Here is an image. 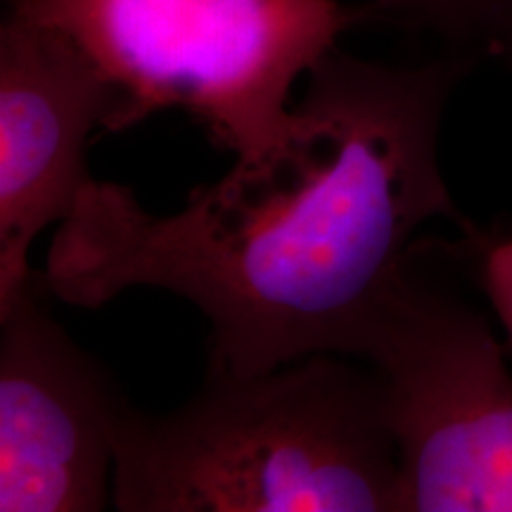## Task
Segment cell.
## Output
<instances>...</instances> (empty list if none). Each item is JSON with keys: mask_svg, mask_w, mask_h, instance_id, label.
I'll return each mask as SVG.
<instances>
[{"mask_svg": "<svg viewBox=\"0 0 512 512\" xmlns=\"http://www.w3.org/2000/svg\"><path fill=\"white\" fill-rule=\"evenodd\" d=\"M472 64H384L337 46L306 76L283 143L174 214L91 178L50 242V294L91 311L133 287L188 299L209 320L207 368L235 377L356 358L420 228L475 230L439 162L448 100Z\"/></svg>", "mask_w": 512, "mask_h": 512, "instance_id": "cell-1", "label": "cell"}, {"mask_svg": "<svg viewBox=\"0 0 512 512\" xmlns=\"http://www.w3.org/2000/svg\"><path fill=\"white\" fill-rule=\"evenodd\" d=\"M114 508L403 512L380 375L339 354H313L254 377L207 368L176 411L128 408Z\"/></svg>", "mask_w": 512, "mask_h": 512, "instance_id": "cell-2", "label": "cell"}, {"mask_svg": "<svg viewBox=\"0 0 512 512\" xmlns=\"http://www.w3.org/2000/svg\"><path fill=\"white\" fill-rule=\"evenodd\" d=\"M60 29L119 93L114 131L181 110L235 159L292 126L290 95L339 38L375 17L342 0H8Z\"/></svg>", "mask_w": 512, "mask_h": 512, "instance_id": "cell-3", "label": "cell"}, {"mask_svg": "<svg viewBox=\"0 0 512 512\" xmlns=\"http://www.w3.org/2000/svg\"><path fill=\"white\" fill-rule=\"evenodd\" d=\"M387 394L403 512H512V373L494 328L411 259L356 351Z\"/></svg>", "mask_w": 512, "mask_h": 512, "instance_id": "cell-4", "label": "cell"}, {"mask_svg": "<svg viewBox=\"0 0 512 512\" xmlns=\"http://www.w3.org/2000/svg\"><path fill=\"white\" fill-rule=\"evenodd\" d=\"M48 297L38 271L0 311V512L107 510L133 403Z\"/></svg>", "mask_w": 512, "mask_h": 512, "instance_id": "cell-5", "label": "cell"}, {"mask_svg": "<svg viewBox=\"0 0 512 512\" xmlns=\"http://www.w3.org/2000/svg\"><path fill=\"white\" fill-rule=\"evenodd\" d=\"M119 93L60 29L8 8L0 24V311L31 283L29 252L91 181L86 147Z\"/></svg>", "mask_w": 512, "mask_h": 512, "instance_id": "cell-6", "label": "cell"}, {"mask_svg": "<svg viewBox=\"0 0 512 512\" xmlns=\"http://www.w3.org/2000/svg\"><path fill=\"white\" fill-rule=\"evenodd\" d=\"M375 17L437 38L446 53L510 62L512 0H366Z\"/></svg>", "mask_w": 512, "mask_h": 512, "instance_id": "cell-7", "label": "cell"}, {"mask_svg": "<svg viewBox=\"0 0 512 512\" xmlns=\"http://www.w3.org/2000/svg\"><path fill=\"white\" fill-rule=\"evenodd\" d=\"M465 238L475 245L479 285L512 342V233L482 238L470 230Z\"/></svg>", "mask_w": 512, "mask_h": 512, "instance_id": "cell-8", "label": "cell"}, {"mask_svg": "<svg viewBox=\"0 0 512 512\" xmlns=\"http://www.w3.org/2000/svg\"><path fill=\"white\" fill-rule=\"evenodd\" d=\"M510 64H512V57H510Z\"/></svg>", "mask_w": 512, "mask_h": 512, "instance_id": "cell-9", "label": "cell"}]
</instances>
